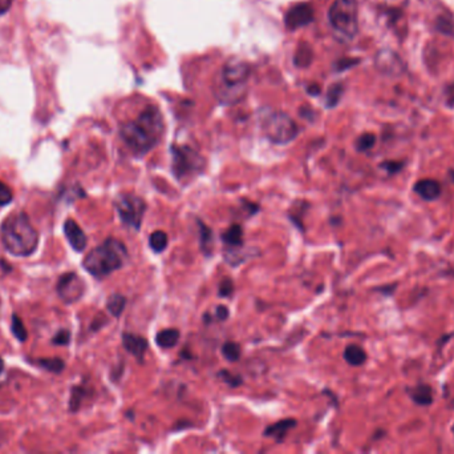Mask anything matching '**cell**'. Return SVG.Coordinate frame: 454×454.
<instances>
[{
  "label": "cell",
  "mask_w": 454,
  "mask_h": 454,
  "mask_svg": "<svg viewBox=\"0 0 454 454\" xmlns=\"http://www.w3.org/2000/svg\"><path fill=\"white\" fill-rule=\"evenodd\" d=\"M87 396V389L84 386H76L72 389V393H71V401H69V409L71 412H76L80 405H81V401L84 400V397Z\"/></svg>",
  "instance_id": "obj_26"
},
{
  "label": "cell",
  "mask_w": 454,
  "mask_h": 454,
  "mask_svg": "<svg viewBox=\"0 0 454 454\" xmlns=\"http://www.w3.org/2000/svg\"><path fill=\"white\" fill-rule=\"evenodd\" d=\"M114 206L126 227L133 228L134 231L141 228L146 211V203L143 197L133 193H121L114 200Z\"/></svg>",
  "instance_id": "obj_7"
},
{
  "label": "cell",
  "mask_w": 454,
  "mask_h": 454,
  "mask_svg": "<svg viewBox=\"0 0 454 454\" xmlns=\"http://www.w3.org/2000/svg\"><path fill=\"white\" fill-rule=\"evenodd\" d=\"M413 191L417 193L422 200L434 202L440 197V194L443 192V188H441V184L437 180L424 179V180H420L414 184Z\"/></svg>",
  "instance_id": "obj_14"
},
{
  "label": "cell",
  "mask_w": 454,
  "mask_h": 454,
  "mask_svg": "<svg viewBox=\"0 0 454 454\" xmlns=\"http://www.w3.org/2000/svg\"><path fill=\"white\" fill-rule=\"evenodd\" d=\"M218 377L221 378V380H223L227 385L232 386V388H237V386H241L242 385V377L239 375H235V373H232V372H229V371H226V369H223V371H221L220 373H218Z\"/></svg>",
  "instance_id": "obj_30"
},
{
  "label": "cell",
  "mask_w": 454,
  "mask_h": 454,
  "mask_svg": "<svg viewBox=\"0 0 454 454\" xmlns=\"http://www.w3.org/2000/svg\"><path fill=\"white\" fill-rule=\"evenodd\" d=\"M84 291H85V284L78 277V273L68 272L59 279L57 293L66 304H72L78 301L84 295Z\"/></svg>",
  "instance_id": "obj_8"
},
{
  "label": "cell",
  "mask_w": 454,
  "mask_h": 454,
  "mask_svg": "<svg viewBox=\"0 0 454 454\" xmlns=\"http://www.w3.org/2000/svg\"><path fill=\"white\" fill-rule=\"evenodd\" d=\"M64 235L67 238L68 243L71 244V247L76 252H83L87 248V243H88L87 235L84 233V231L75 220L68 219L67 221L64 223Z\"/></svg>",
  "instance_id": "obj_12"
},
{
  "label": "cell",
  "mask_w": 454,
  "mask_h": 454,
  "mask_svg": "<svg viewBox=\"0 0 454 454\" xmlns=\"http://www.w3.org/2000/svg\"><path fill=\"white\" fill-rule=\"evenodd\" d=\"M222 354L223 357L230 361V363H237L241 359V354H242V351H241V347L239 344L234 342V341H227L222 345Z\"/></svg>",
  "instance_id": "obj_24"
},
{
  "label": "cell",
  "mask_w": 454,
  "mask_h": 454,
  "mask_svg": "<svg viewBox=\"0 0 454 454\" xmlns=\"http://www.w3.org/2000/svg\"><path fill=\"white\" fill-rule=\"evenodd\" d=\"M167 235L164 231H155L149 236V247L155 253H161L167 248Z\"/></svg>",
  "instance_id": "obj_23"
},
{
  "label": "cell",
  "mask_w": 454,
  "mask_h": 454,
  "mask_svg": "<svg viewBox=\"0 0 454 454\" xmlns=\"http://www.w3.org/2000/svg\"><path fill=\"white\" fill-rule=\"evenodd\" d=\"M263 132L275 144H288L299 134L298 124L285 112H270L262 120Z\"/></svg>",
  "instance_id": "obj_6"
},
{
  "label": "cell",
  "mask_w": 454,
  "mask_h": 454,
  "mask_svg": "<svg viewBox=\"0 0 454 454\" xmlns=\"http://www.w3.org/2000/svg\"><path fill=\"white\" fill-rule=\"evenodd\" d=\"M445 95H446V103H448V105H454V84L448 86L446 91H445Z\"/></svg>",
  "instance_id": "obj_38"
},
{
  "label": "cell",
  "mask_w": 454,
  "mask_h": 454,
  "mask_svg": "<svg viewBox=\"0 0 454 454\" xmlns=\"http://www.w3.org/2000/svg\"><path fill=\"white\" fill-rule=\"evenodd\" d=\"M179 330H174V328H169V330H161L157 333L155 336V342L160 348L162 349H170L174 348L179 341Z\"/></svg>",
  "instance_id": "obj_18"
},
{
  "label": "cell",
  "mask_w": 454,
  "mask_h": 454,
  "mask_svg": "<svg viewBox=\"0 0 454 454\" xmlns=\"http://www.w3.org/2000/svg\"><path fill=\"white\" fill-rule=\"evenodd\" d=\"M297 426V420L287 419V420L277 421L274 425L267 426L266 431L263 433L265 437H273L277 443H283L286 438L288 431Z\"/></svg>",
  "instance_id": "obj_15"
},
{
  "label": "cell",
  "mask_w": 454,
  "mask_h": 454,
  "mask_svg": "<svg viewBox=\"0 0 454 454\" xmlns=\"http://www.w3.org/2000/svg\"><path fill=\"white\" fill-rule=\"evenodd\" d=\"M172 156V170L179 182L191 180L205 170V159L197 151L188 146H173Z\"/></svg>",
  "instance_id": "obj_5"
},
{
  "label": "cell",
  "mask_w": 454,
  "mask_h": 454,
  "mask_svg": "<svg viewBox=\"0 0 454 454\" xmlns=\"http://www.w3.org/2000/svg\"><path fill=\"white\" fill-rule=\"evenodd\" d=\"M436 28L443 35H452L454 36V23L448 19V18H438L437 23H436Z\"/></svg>",
  "instance_id": "obj_31"
},
{
  "label": "cell",
  "mask_w": 454,
  "mask_h": 454,
  "mask_svg": "<svg viewBox=\"0 0 454 454\" xmlns=\"http://www.w3.org/2000/svg\"><path fill=\"white\" fill-rule=\"evenodd\" d=\"M343 92V84H333V87L328 90V93H327V99H325L327 107L333 108L337 103L340 102Z\"/></svg>",
  "instance_id": "obj_28"
},
{
  "label": "cell",
  "mask_w": 454,
  "mask_h": 454,
  "mask_svg": "<svg viewBox=\"0 0 454 454\" xmlns=\"http://www.w3.org/2000/svg\"><path fill=\"white\" fill-rule=\"evenodd\" d=\"M11 330L13 336H15L18 340H27L28 333H27V330H25V327H24V322H23L22 318H19L16 313L12 316Z\"/></svg>",
  "instance_id": "obj_27"
},
{
  "label": "cell",
  "mask_w": 454,
  "mask_h": 454,
  "mask_svg": "<svg viewBox=\"0 0 454 454\" xmlns=\"http://www.w3.org/2000/svg\"><path fill=\"white\" fill-rule=\"evenodd\" d=\"M333 31L345 40L354 39L359 30L356 0H333L328 12Z\"/></svg>",
  "instance_id": "obj_4"
},
{
  "label": "cell",
  "mask_w": 454,
  "mask_h": 454,
  "mask_svg": "<svg viewBox=\"0 0 454 454\" xmlns=\"http://www.w3.org/2000/svg\"><path fill=\"white\" fill-rule=\"evenodd\" d=\"M234 283L232 279H223L218 286V295L221 297H230L233 295Z\"/></svg>",
  "instance_id": "obj_33"
},
{
  "label": "cell",
  "mask_w": 454,
  "mask_h": 454,
  "mask_svg": "<svg viewBox=\"0 0 454 454\" xmlns=\"http://www.w3.org/2000/svg\"><path fill=\"white\" fill-rule=\"evenodd\" d=\"M197 223H198V228H200L201 250H203L205 255L210 256L213 247H214L213 232H211L210 228L208 227L206 224H203L201 220H198Z\"/></svg>",
  "instance_id": "obj_21"
},
{
  "label": "cell",
  "mask_w": 454,
  "mask_h": 454,
  "mask_svg": "<svg viewBox=\"0 0 454 454\" xmlns=\"http://www.w3.org/2000/svg\"><path fill=\"white\" fill-rule=\"evenodd\" d=\"M250 69L249 66L241 60H230L222 69L221 83L226 86H235V87H246V81L249 79Z\"/></svg>",
  "instance_id": "obj_9"
},
{
  "label": "cell",
  "mask_w": 454,
  "mask_h": 454,
  "mask_svg": "<svg viewBox=\"0 0 454 454\" xmlns=\"http://www.w3.org/2000/svg\"><path fill=\"white\" fill-rule=\"evenodd\" d=\"M453 433H454V426H453Z\"/></svg>",
  "instance_id": "obj_41"
},
{
  "label": "cell",
  "mask_w": 454,
  "mask_h": 454,
  "mask_svg": "<svg viewBox=\"0 0 454 454\" xmlns=\"http://www.w3.org/2000/svg\"><path fill=\"white\" fill-rule=\"evenodd\" d=\"M359 60H352V59H347V60H342V62H339L336 66H337V69H340V71H343V69H350V67H352L354 64H356Z\"/></svg>",
  "instance_id": "obj_37"
},
{
  "label": "cell",
  "mask_w": 454,
  "mask_h": 454,
  "mask_svg": "<svg viewBox=\"0 0 454 454\" xmlns=\"http://www.w3.org/2000/svg\"><path fill=\"white\" fill-rule=\"evenodd\" d=\"M10 7H11V0H0V15L8 11Z\"/></svg>",
  "instance_id": "obj_39"
},
{
  "label": "cell",
  "mask_w": 454,
  "mask_h": 454,
  "mask_svg": "<svg viewBox=\"0 0 454 454\" xmlns=\"http://www.w3.org/2000/svg\"><path fill=\"white\" fill-rule=\"evenodd\" d=\"M375 143H376V136L374 134H363L356 140V149L360 152H366L371 148H374Z\"/></svg>",
  "instance_id": "obj_29"
},
{
  "label": "cell",
  "mask_w": 454,
  "mask_h": 454,
  "mask_svg": "<svg viewBox=\"0 0 454 454\" xmlns=\"http://www.w3.org/2000/svg\"><path fill=\"white\" fill-rule=\"evenodd\" d=\"M39 365L43 366L44 369H47L48 372H52V373H61L66 368V363L59 359V357H54V359H40L39 360Z\"/></svg>",
  "instance_id": "obj_25"
},
{
  "label": "cell",
  "mask_w": 454,
  "mask_h": 454,
  "mask_svg": "<svg viewBox=\"0 0 454 454\" xmlns=\"http://www.w3.org/2000/svg\"><path fill=\"white\" fill-rule=\"evenodd\" d=\"M12 197H13V193H12L11 188L7 184L0 182V206L10 204Z\"/></svg>",
  "instance_id": "obj_32"
},
{
  "label": "cell",
  "mask_w": 454,
  "mask_h": 454,
  "mask_svg": "<svg viewBox=\"0 0 454 454\" xmlns=\"http://www.w3.org/2000/svg\"><path fill=\"white\" fill-rule=\"evenodd\" d=\"M410 398L414 404L421 405V407H428L432 405L433 402V390L428 384H420L414 386L408 390Z\"/></svg>",
  "instance_id": "obj_16"
},
{
  "label": "cell",
  "mask_w": 454,
  "mask_h": 454,
  "mask_svg": "<svg viewBox=\"0 0 454 454\" xmlns=\"http://www.w3.org/2000/svg\"><path fill=\"white\" fill-rule=\"evenodd\" d=\"M129 257L125 244L120 240L107 239L85 256L83 267L92 276L102 279L121 269Z\"/></svg>",
  "instance_id": "obj_3"
},
{
  "label": "cell",
  "mask_w": 454,
  "mask_h": 454,
  "mask_svg": "<svg viewBox=\"0 0 454 454\" xmlns=\"http://www.w3.org/2000/svg\"><path fill=\"white\" fill-rule=\"evenodd\" d=\"M69 341H71V332L67 330H63L56 334L52 342L55 345H68Z\"/></svg>",
  "instance_id": "obj_34"
},
{
  "label": "cell",
  "mask_w": 454,
  "mask_h": 454,
  "mask_svg": "<svg viewBox=\"0 0 454 454\" xmlns=\"http://www.w3.org/2000/svg\"><path fill=\"white\" fill-rule=\"evenodd\" d=\"M312 57H313V52H312V48H311L309 43H300L298 48H297V52H295V57H294V63L298 69H306L309 67L312 62Z\"/></svg>",
  "instance_id": "obj_20"
},
{
  "label": "cell",
  "mask_w": 454,
  "mask_h": 454,
  "mask_svg": "<svg viewBox=\"0 0 454 454\" xmlns=\"http://www.w3.org/2000/svg\"><path fill=\"white\" fill-rule=\"evenodd\" d=\"M344 360L352 366H360L366 361V353L359 345H348L344 351Z\"/></svg>",
  "instance_id": "obj_19"
},
{
  "label": "cell",
  "mask_w": 454,
  "mask_h": 454,
  "mask_svg": "<svg viewBox=\"0 0 454 454\" xmlns=\"http://www.w3.org/2000/svg\"><path fill=\"white\" fill-rule=\"evenodd\" d=\"M380 167L383 170H387L388 173H398L402 168V163H400V161H386Z\"/></svg>",
  "instance_id": "obj_35"
},
{
  "label": "cell",
  "mask_w": 454,
  "mask_h": 454,
  "mask_svg": "<svg viewBox=\"0 0 454 454\" xmlns=\"http://www.w3.org/2000/svg\"><path fill=\"white\" fill-rule=\"evenodd\" d=\"M0 235L4 248L18 257L32 255L39 245V233L24 212L8 216L1 223Z\"/></svg>",
  "instance_id": "obj_2"
},
{
  "label": "cell",
  "mask_w": 454,
  "mask_h": 454,
  "mask_svg": "<svg viewBox=\"0 0 454 454\" xmlns=\"http://www.w3.org/2000/svg\"><path fill=\"white\" fill-rule=\"evenodd\" d=\"M222 241L232 248H241L244 244V229L238 224H233L222 233Z\"/></svg>",
  "instance_id": "obj_17"
},
{
  "label": "cell",
  "mask_w": 454,
  "mask_h": 454,
  "mask_svg": "<svg viewBox=\"0 0 454 454\" xmlns=\"http://www.w3.org/2000/svg\"><path fill=\"white\" fill-rule=\"evenodd\" d=\"M313 21V8L310 3H298L292 6L285 16L288 30H298L309 25Z\"/></svg>",
  "instance_id": "obj_11"
},
{
  "label": "cell",
  "mask_w": 454,
  "mask_h": 454,
  "mask_svg": "<svg viewBox=\"0 0 454 454\" xmlns=\"http://www.w3.org/2000/svg\"><path fill=\"white\" fill-rule=\"evenodd\" d=\"M229 313H230L229 309L225 307V305H218L217 309H215V318H217L218 321H225V320L229 318Z\"/></svg>",
  "instance_id": "obj_36"
},
{
  "label": "cell",
  "mask_w": 454,
  "mask_h": 454,
  "mask_svg": "<svg viewBox=\"0 0 454 454\" xmlns=\"http://www.w3.org/2000/svg\"><path fill=\"white\" fill-rule=\"evenodd\" d=\"M122 345L126 349V352L131 353L140 363L144 360L145 353L148 351V340L133 333H122Z\"/></svg>",
  "instance_id": "obj_13"
},
{
  "label": "cell",
  "mask_w": 454,
  "mask_h": 454,
  "mask_svg": "<svg viewBox=\"0 0 454 454\" xmlns=\"http://www.w3.org/2000/svg\"><path fill=\"white\" fill-rule=\"evenodd\" d=\"M375 64H376V69L387 76H401L407 69L404 60L390 50L378 51L375 59Z\"/></svg>",
  "instance_id": "obj_10"
},
{
  "label": "cell",
  "mask_w": 454,
  "mask_h": 454,
  "mask_svg": "<svg viewBox=\"0 0 454 454\" xmlns=\"http://www.w3.org/2000/svg\"><path fill=\"white\" fill-rule=\"evenodd\" d=\"M3 369H4V363H3V360L0 359V373L3 372Z\"/></svg>",
  "instance_id": "obj_40"
},
{
  "label": "cell",
  "mask_w": 454,
  "mask_h": 454,
  "mask_svg": "<svg viewBox=\"0 0 454 454\" xmlns=\"http://www.w3.org/2000/svg\"><path fill=\"white\" fill-rule=\"evenodd\" d=\"M164 135V119L157 107H148L137 119L121 127V139L134 155L144 156Z\"/></svg>",
  "instance_id": "obj_1"
},
{
  "label": "cell",
  "mask_w": 454,
  "mask_h": 454,
  "mask_svg": "<svg viewBox=\"0 0 454 454\" xmlns=\"http://www.w3.org/2000/svg\"><path fill=\"white\" fill-rule=\"evenodd\" d=\"M125 305H126V298H125V296L120 295V293L112 295L107 301V308H108L109 313L116 318L121 316Z\"/></svg>",
  "instance_id": "obj_22"
}]
</instances>
